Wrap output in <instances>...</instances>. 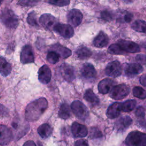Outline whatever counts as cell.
<instances>
[{
	"instance_id": "13",
	"label": "cell",
	"mask_w": 146,
	"mask_h": 146,
	"mask_svg": "<svg viewBox=\"0 0 146 146\" xmlns=\"http://www.w3.org/2000/svg\"><path fill=\"white\" fill-rule=\"evenodd\" d=\"M117 44L126 53H136L140 51L139 45L132 41L120 39L118 40Z\"/></svg>"
},
{
	"instance_id": "11",
	"label": "cell",
	"mask_w": 146,
	"mask_h": 146,
	"mask_svg": "<svg viewBox=\"0 0 146 146\" xmlns=\"http://www.w3.org/2000/svg\"><path fill=\"white\" fill-rule=\"evenodd\" d=\"M39 22L44 28L50 30H54L55 26L59 23L54 16L47 13L43 14L40 16Z\"/></svg>"
},
{
	"instance_id": "27",
	"label": "cell",
	"mask_w": 146,
	"mask_h": 146,
	"mask_svg": "<svg viewBox=\"0 0 146 146\" xmlns=\"http://www.w3.org/2000/svg\"><path fill=\"white\" fill-rule=\"evenodd\" d=\"M76 54L79 59L84 60L89 58L91 56L92 51L88 48L82 46L76 50Z\"/></svg>"
},
{
	"instance_id": "46",
	"label": "cell",
	"mask_w": 146,
	"mask_h": 146,
	"mask_svg": "<svg viewBox=\"0 0 146 146\" xmlns=\"http://www.w3.org/2000/svg\"><path fill=\"white\" fill-rule=\"evenodd\" d=\"M143 46L146 48V42L145 43H144V45H143Z\"/></svg>"
},
{
	"instance_id": "15",
	"label": "cell",
	"mask_w": 146,
	"mask_h": 146,
	"mask_svg": "<svg viewBox=\"0 0 146 146\" xmlns=\"http://www.w3.org/2000/svg\"><path fill=\"white\" fill-rule=\"evenodd\" d=\"M38 80L42 84L48 83L51 79V71L49 67L46 65H43L38 70Z\"/></svg>"
},
{
	"instance_id": "39",
	"label": "cell",
	"mask_w": 146,
	"mask_h": 146,
	"mask_svg": "<svg viewBox=\"0 0 146 146\" xmlns=\"http://www.w3.org/2000/svg\"><path fill=\"white\" fill-rule=\"evenodd\" d=\"M100 16L103 20L107 22H110L113 19V16L112 13L108 10L102 11L100 13Z\"/></svg>"
},
{
	"instance_id": "30",
	"label": "cell",
	"mask_w": 146,
	"mask_h": 146,
	"mask_svg": "<svg viewBox=\"0 0 146 146\" xmlns=\"http://www.w3.org/2000/svg\"><path fill=\"white\" fill-rule=\"evenodd\" d=\"M136 102L135 100H127L121 103V111L128 112L132 111L136 107Z\"/></svg>"
},
{
	"instance_id": "4",
	"label": "cell",
	"mask_w": 146,
	"mask_h": 146,
	"mask_svg": "<svg viewBox=\"0 0 146 146\" xmlns=\"http://www.w3.org/2000/svg\"><path fill=\"white\" fill-rule=\"evenodd\" d=\"M71 108L76 117L82 120H86L89 115L87 107L80 101L75 100L71 105Z\"/></svg>"
},
{
	"instance_id": "37",
	"label": "cell",
	"mask_w": 146,
	"mask_h": 146,
	"mask_svg": "<svg viewBox=\"0 0 146 146\" xmlns=\"http://www.w3.org/2000/svg\"><path fill=\"white\" fill-rule=\"evenodd\" d=\"M103 136V134L102 132L96 127H92L90 129V137L91 139H97L99 137H102Z\"/></svg>"
},
{
	"instance_id": "1",
	"label": "cell",
	"mask_w": 146,
	"mask_h": 146,
	"mask_svg": "<svg viewBox=\"0 0 146 146\" xmlns=\"http://www.w3.org/2000/svg\"><path fill=\"white\" fill-rule=\"evenodd\" d=\"M48 107V102L45 98H39L30 102L26 107L25 116L29 121H37Z\"/></svg>"
},
{
	"instance_id": "10",
	"label": "cell",
	"mask_w": 146,
	"mask_h": 146,
	"mask_svg": "<svg viewBox=\"0 0 146 146\" xmlns=\"http://www.w3.org/2000/svg\"><path fill=\"white\" fill-rule=\"evenodd\" d=\"M60 72L63 78L67 82H72L75 79V71L74 68L67 63H63L60 66Z\"/></svg>"
},
{
	"instance_id": "44",
	"label": "cell",
	"mask_w": 146,
	"mask_h": 146,
	"mask_svg": "<svg viewBox=\"0 0 146 146\" xmlns=\"http://www.w3.org/2000/svg\"><path fill=\"white\" fill-rule=\"evenodd\" d=\"M23 146H36V144L32 140H28L27 141H26Z\"/></svg>"
},
{
	"instance_id": "21",
	"label": "cell",
	"mask_w": 146,
	"mask_h": 146,
	"mask_svg": "<svg viewBox=\"0 0 146 146\" xmlns=\"http://www.w3.org/2000/svg\"><path fill=\"white\" fill-rule=\"evenodd\" d=\"M121 103L119 102H115L110 105L107 110L106 115L111 119L117 117L121 112Z\"/></svg>"
},
{
	"instance_id": "28",
	"label": "cell",
	"mask_w": 146,
	"mask_h": 146,
	"mask_svg": "<svg viewBox=\"0 0 146 146\" xmlns=\"http://www.w3.org/2000/svg\"><path fill=\"white\" fill-rule=\"evenodd\" d=\"M71 116V110L69 106L66 103L60 105L58 111V116L63 119H67Z\"/></svg>"
},
{
	"instance_id": "20",
	"label": "cell",
	"mask_w": 146,
	"mask_h": 146,
	"mask_svg": "<svg viewBox=\"0 0 146 146\" xmlns=\"http://www.w3.org/2000/svg\"><path fill=\"white\" fill-rule=\"evenodd\" d=\"M114 82L110 78H106L102 80L98 85V89L99 93L106 94L108 93L113 86Z\"/></svg>"
},
{
	"instance_id": "43",
	"label": "cell",
	"mask_w": 146,
	"mask_h": 146,
	"mask_svg": "<svg viewBox=\"0 0 146 146\" xmlns=\"http://www.w3.org/2000/svg\"><path fill=\"white\" fill-rule=\"evenodd\" d=\"M140 82L143 86L146 87V74H144L141 76L140 78Z\"/></svg>"
},
{
	"instance_id": "8",
	"label": "cell",
	"mask_w": 146,
	"mask_h": 146,
	"mask_svg": "<svg viewBox=\"0 0 146 146\" xmlns=\"http://www.w3.org/2000/svg\"><path fill=\"white\" fill-rule=\"evenodd\" d=\"M122 69L120 62L117 60H114L110 62L105 68V73L107 75L116 78L121 74Z\"/></svg>"
},
{
	"instance_id": "34",
	"label": "cell",
	"mask_w": 146,
	"mask_h": 146,
	"mask_svg": "<svg viewBox=\"0 0 146 146\" xmlns=\"http://www.w3.org/2000/svg\"><path fill=\"white\" fill-rule=\"evenodd\" d=\"M59 55L55 51H50L48 52L46 58L49 63L51 64H55L59 61Z\"/></svg>"
},
{
	"instance_id": "22",
	"label": "cell",
	"mask_w": 146,
	"mask_h": 146,
	"mask_svg": "<svg viewBox=\"0 0 146 146\" xmlns=\"http://www.w3.org/2000/svg\"><path fill=\"white\" fill-rule=\"evenodd\" d=\"M132 120L128 116H123L119 118L115 123V128L117 131H123L128 128L132 124Z\"/></svg>"
},
{
	"instance_id": "45",
	"label": "cell",
	"mask_w": 146,
	"mask_h": 146,
	"mask_svg": "<svg viewBox=\"0 0 146 146\" xmlns=\"http://www.w3.org/2000/svg\"><path fill=\"white\" fill-rule=\"evenodd\" d=\"M38 146H43V145L42 144V143H38Z\"/></svg>"
},
{
	"instance_id": "33",
	"label": "cell",
	"mask_w": 146,
	"mask_h": 146,
	"mask_svg": "<svg viewBox=\"0 0 146 146\" xmlns=\"http://www.w3.org/2000/svg\"><path fill=\"white\" fill-rule=\"evenodd\" d=\"M133 94L134 96L141 99L146 98V91L142 87L139 86H136L133 88Z\"/></svg>"
},
{
	"instance_id": "14",
	"label": "cell",
	"mask_w": 146,
	"mask_h": 146,
	"mask_svg": "<svg viewBox=\"0 0 146 146\" xmlns=\"http://www.w3.org/2000/svg\"><path fill=\"white\" fill-rule=\"evenodd\" d=\"M13 139L12 131L6 125H0V145L8 144Z\"/></svg>"
},
{
	"instance_id": "6",
	"label": "cell",
	"mask_w": 146,
	"mask_h": 146,
	"mask_svg": "<svg viewBox=\"0 0 146 146\" xmlns=\"http://www.w3.org/2000/svg\"><path fill=\"white\" fill-rule=\"evenodd\" d=\"M67 18L69 25L74 27H77L82 21L83 15L80 10L76 9H73L68 12Z\"/></svg>"
},
{
	"instance_id": "5",
	"label": "cell",
	"mask_w": 146,
	"mask_h": 146,
	"mask_svg": "<svg viewBox=\"0 0 146 146\" xmlns=\"http://www.w3.org/2000/svg\"><path fill=\"white\" fill-rule=\"evenodd\" d=\"M130 92L129 86L125 84L113 86L110 91V96L115 100L122 99L126 97Z\"/></svg>"
},
{
	"instance_id": "7",
	"label": "cell",
	"mask_w": 146,
	"mask_h": 146,
	"mask_svg": "<svg viewBox=\"0 0 146 146\" xmlns=\"http://www.w3.org/2000/svg\"><path fill=\"white\" fill-rule=\"evenodd\" d=\"M54 30L64 38H70L74 34V29L69 24L58 23L54 28Z\"/></svg>"
},
{
	"instance_id": "12",
	"label": "cell",
	"mask_w": 146,
	"mask_h": 146,
	"mask_svg": "<svg viewBox=\"0 0 146 146\" xmlns=\"http://www.w3.org/2000/svg\"><path fill=\"white\" fill-rule=\"evenodd\" d=\"M20 60L22 64L31 63L34 62V54L30 45L26 44L23 47L21 52Z\"/></svg>"
},
{
	"instance_id": "25",
	"label": "cell",
	"mask_w": 146,
	"mask_h": 146,
	"mask_svg": "<svg viewBox=\"0 0 146 146\" xmlns=\"http://www.w3.org/2000/svg\"><path fill=\"white\" fill-rule=\"evenodd\" d=\"M38 133L43 139L48 137L52 133V129L50 125L47 123L40 125L37 129Z\"/></svg>"
},
{
	"instance_id": "47",
	"label": "cell",
	"mask_w": 146,
	"mask_h": 146,
	"mask_svg": "<svg viewBox=\"0 0 146 146\" xmlns=\"http://www.w3.org/2000/svg\"><path fill=\"white\" fill-rule=\"evenodd\" d=\"M2 1H3V0H0V5H1V3L2 2Z\"/></svg>"
},
{
	"instance_id": "9",
	"label": "cell",
	"mask_w": 146,
	"mask_h": 146,
	"mask_svg": "<svg viewBox=\"0 0 146 146\" xmlns=\"http://www.w3.org/2000/svg\"><path fill=\"white\" fill-rule=\"evenodd\" d=\"M82 76L88 80H93L96 76V71L94 66L89 63H86L83 64L80 69Z\"/></svg>"
},
{
	"instance_id": "24",
	"label": "cell",
	"mask_w": 146,
	"mask_h": 146,
	"mask_svg": "<svg viewBox=\"0 0 146 146\" xmlns=\"http://www.w3.org/2000/svg\"><path fill=\"white\" fill-rule=\"evenodd\" d=\"M11 66L3 57L0 56V73L3 76H7L11 72Z\"/></svg>"
},
{
	"instance_id": "35",
	"label": "cell",
	"mask_w": 146,
	"mask_h": 146,
	"mask_svg": "<svg viewBox=\"0 0 146 146\" xmlns=\"http://www.w3.org/2000/svg\"><path fill=\"white\" fill-rule=\"evenodd\" d=\"M27 22L31 26H38L36 15L35 12L32 11L28 14V16L27 17Z\"/></svg>"
},
{
	"instance_id": "40",
	"label": "cell",
	"mask_w": 146,
	"mask_h": 146,
	"mask_svg": "<svg viewBox=\"0 0 146 146\" xmlns=\"http://www.w3.org/2000/svg\"><path fill=\"white\" fill-rule=\"evenodd\" d=\"M8 110L2 104H0V118L6 117L8 115Z\"/></svg>"
},
{
	"instance_id": "32",
	"label": "cell",
	"mask_w": 146,
	"mask_h": 146,
	"mask_svg": "<svg viewBox=\"0 0 146 146\" xmlns=\"http://www.w3.org/2000/svg\"><path fill=\"white\" fill-rule=\"evenodd\" d=\"M108 52L112 55H123L126 53L117 43L110 45L108 48Z\"/></svg>"
},
{
	"instance_id": "18",
	"label": "cell",
	"mask_w": 146,
	"mask_h": 146,
	"mask_svg": "<svg viewBox=\"0 0 146 146\" xmlns=\"http://www.w3.org/2000/svg\"><path fill=\"white\" fill-rule=\"evenodd\" d=\"M109 37L106 33L100 31L93 40V44L98 48L105 47L109 43Z\"/></svg>"
},
{
	"instance_id": "19",
	"label": "cell",
	"mask_w": 146,
	"mask_h": 146,
	"mask_svg": "<svg viewBox=\"0 0 146 146\" xmlns=\"http://www.w3.org/2000/svg\"><path fill=\"white\" fill-rule=\"evenodd\" d=\"M143 70L141 64L136 63L126 64L124 68V72L127 76H133L141 73Z\"/></svg>"
},
{
	"instance_id": "42",
	"label": "cell",
	"mask_w": 146,
	"mask_h": 146,
	"mask_svg": "<svg viewBox=\"0 0 146 146\" xmlns=\"http://www.w3.org/2000/svg\"><path fill=\"white\" fill-rule=\"evenodd\" d=\"M74 146H89V145L87 140L84 139H80L77 140L75 142Z\"/></svg>"
},
{
	"instance_id": "29",
	"label": "cell",
	"mask_w": 146,
	"mask_h": 146,
	"mask_svg": "<svg viewBox=\"0 0 146 146\" xmlns=\"http://www.w3.org/2000/svg\"><path fill=\"white\" fill-rule=\"evenodd\" d=\"M131 28L136 31L146 34V22L140 19L136 20L131 24Z\"/></svg>"
},
{
	"instance_id": "36",
	"label": "cell",
	"mask_w": 146,
	"mask_h": 146,
	"mask_svg": "<svg viewBox=\"0 0 146 146\" xmlns=\"http://www.w3.org/2000/svg\"><path fill=\"white\" fill-rule=\"evenodd\" d=\"M48 2L53 5L63 7L68 5L70 0H48Z\"/></svg>"
},
{
	"instance_id": "23",
	"label": "cell",
	"mask_w": 146,
	"mask_h": 146,
	"mask_svg": "<svg viewBox=\"0 0 146 146\" xmlns=\"http://www.w3.org/2000/svg\"><path fill=\"white\" fill-rule=\"evenodd\" d=\"M51 49L52 51H55L63 58H67L72 54V52L70 49L58 43L52 45Z\"/></svg>"
},
{
	"instance_id": "38",
	"label": "cell",
	"mask_w": 146,
	"mask_h": 146,
	"mask_svg": "<svg viewBox=\"0 0 146 146\" xmlns=\"http://www.w3.org/2000/svg\"><path fill=\"white\" fill-rule=\"evenodd\" d=\"M41 0H19L18 3L22 6H31L36 5Z\"/></svg>"
},
{
	"instance_id": "3",
	"label": "cell",
	"mask_w": 146,
	"mask_h": 146,
	"mask_svg": "<svg viewBox=\"0 0 146 146\" xmlns=\"http://www.w3.org/2000/svg\"><path fill=\"white\" fill-rule=\"evenodd\" d=\"M1 19L8 28H16L18 25V18L14 12L10 9H5L1 15Z\"/></svg>"
},
{
	"instance_id": "31",
	"label": "cell",
	"mask_w": 146,
	"mask_h": 146,
	"mask_svg": "<svg viewBox=\"0 0 146 146\" xmlns=\"http://www.w3.org/2000/svg\"><path fill=\"white\" fill-rule=\"evenodd\" d=\"M135 114L138 119L139 124L144 128H146V120H145V112L144 108L140 106L136 110Z\"/></svg>"
},
{
	"instance_id": "16",
	"label": "cell",
	"mask_w": 146,
	"mask_h": 146,
	"mask_svg": "<svg viewBox=\"0 0 146 146\" xmlns=\"http://www.w3.org/2000/svg\"><path fill=\"white\" fill-rule=\"evenodd\" d=\"M71 132L75 137H84L88 134L87 128L83 124L74 122L71 125Z\"/></svg>"
},
{
	"instance_id": "17",
	"label": "cell",
	"mask_w": 146,
	"mask_h": 146,
	"mask_svg": "<svg viewBox=\"0 0 146 146\" xmlns=\"http://www.w3.org/2000/svg\"><path fill=\"white\" fill-rule=\"evenodd\" d=\"M12 127L15 131V136L17 139H20L23 135H25L29 131V125L28 124H22L20 120L13 121L12 123Z\"/></svg>"
},
{
	"instance_id": "26",
	"label": "cell",
	"mask_w": 146,
	"mask_h": 146,
	"mask_svg": "<svg viewBox=\"0 0 146 146\" xmlns=\"http://www.w3.org/2000/svg\"><path fill=\"white\" fill-rule=\"evenodd\" d=\"M84 99L93 105H97L99 103V99L91 89L87 90L84 94Z\"/></svg>"
},
{
	"instance_id": "2",
	"label": "cell",
	"mask_w": 146,
	"mask_h": 146,
	"mask_svg": "<svg viewBox=\"0 0 146 146\" xmlns=\"http://www.w3.org/2000/svg\"><path fill=\"white\" fill-rule=\"evenodd\" d=\"M125 143L128 146H146V133L132 131L126 137Z\"/></svg>"
},
{
	"instance_id": "41",
	"label": "cell",
	"mask_w": 146,
	"mask_h": 146,
	"mask_svg": "<svg viewBox=\"0 0 146 146\" xmlns=\"http://www.w3.org/2000/svg\"><path fill=\"white\" fill-rule=\"evenodd\" d=\"M132 18H133V15L131 13L125 12V13L124 15V17H123V19L124 20V22H125L127 23H129L132 21Z\"/></svg>"
}]
</instances>
